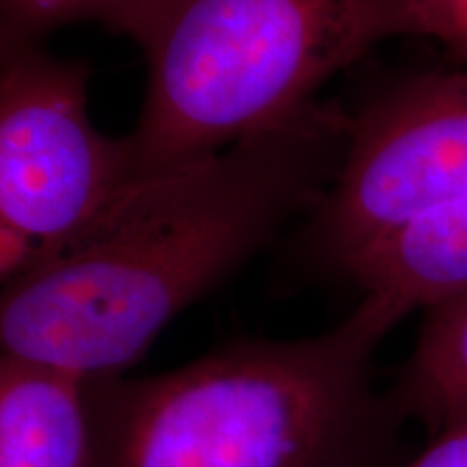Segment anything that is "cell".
I'll return each instance as SVG.
<instances>
[{"label":"cell","instance_id":"7a4b0ae2","mask_svg":"<svg viewBox=\"0 0 467 467\" xmlns=\"http://www.w3.org/2000/svg\"><path fill=\"white\" fill-rule=\"evenodd\" d=\"M407 309L381 295L323 336L227 344L156 377L91 379L93 467H399L405 420L372 358Z\"/></svg>","mask_w":467,"mask_h":467},{"label":"cell","instance_id":"8992f818","mask_svg":"<svg viewBox=\"0 0 467 467\" xmlns=\"http://www.w3.org/2000/svg\"><path fill=\"white\" fill-rule=\"evenodd\" d=\"M0 467H93L91 379L3 353Z\"/></svg>","mask_w":467,"mask_h":467},{"label":"cell","instance_id":"6da1fadb","mask_svg":"<svg viewBox=\"0 0 467 467\" xmlns=\"http://www.w3.org/2000/svg\"><path fill=\"white\" fill-rule=\"evenodd\" d=\"M350 130L340 107L312 102L230 148L139 175L80 236L5 285L3 353L117 377L285 219L323 203Z\"/></svg>","mask_w":467,"mask_h":467},{"label":"cell","instance_id":"52a82bcc","mask_svg":"<svg viewBox=\"0 0 467 467\" xmlns=\"http://www.w3.org/2000/svg\"><path fill=\"white\" fill-rule=\"evenodd\" d=\"M366 295L409 314L467 292V200L420 214L350 254L340 265Z\"/></svg>","mask_w":467,"mask_h":467},{"label":"cell","instance_id":"ba28073f","mask_svg":"<svg viewBox=\"0 0 467 467\" xmlns=\"http://www.w3.org/2000/svg\"><path fill=\"white\" fill-rule=\"evenodd\" d=\"M402 420L437 433L467 418V292L426 309L416 348L388 394Z\"/></svg>","mask_w":467,"mask_h":467},{"label":"cell","instance_id":"8fae6325","mask_svg":"<svg viewBox=\"0 0 467 467\" xmlns=\"http://www.w3.org/2000/svg\"><path fill=\"white\" fill-rule=\"evenodd\" d=\"M399 467H467V418L441 426L418 457Z\"/></svg>","mask_w":467,"mask_h":467},{"label":"cell","instance_id":"9c48e42d","mask_svg":"<svg viewBox=\"0 0 467 467\" xmlns=\"http://www.w3.org/2000/svg\"><path fill=\"white\" fill-rule=\"evenodd\" d=\"M119 0H3V39L37 42L46 31L78 20H104Z\"/></svg>","mask_w":467,"mask_h":467},{"label":"cell","instance_id":"3957f363","mask_svg":"<svg viewBox=\"0 0 467 467\" xmlns=\"http://www.w3.org/2000/svg\"><path fill=\"white\" fill-rule=\"evenodd\" d=\"M102 25L137 42L148 89L139 175L284 124L331 76L400 35L399 0H119Z\"/></svg>","mask_w":467,"mask_h":467},{"label":"cell","instance_id":"277c9868","mask_svg":"<svg viewBox=\"0 0 467 467\" xmlns=\"http://www.w3.org/2000/svg\"><path fill=\"white\" fill-rule=\"evenodd\" d=\"M89 67L31 39H3L0 223L57 254L139 178L130 139L104 137L87 113ZM39 260V262H42Z\"/></svg>","mask_w":467,"mask_h":467},{"label":"cell","instance_id":"5b68a950","mask_svg":"<svg viewBox=\"0 0 467 467\" xmlns=\"http://www.w3.org/2000/svg\"><path fill=\"white\" fill-rule=\"evenodd\" d=\"M467 200V67L394 87L353 117L320 203L318 247L336 265L420 214Z\"/></svg>","mask_w":467,"mask_h":467},{"label":"cell","instance_id":"30bf717a","mask_svg":"<svg viewBox=\"0 0 467 467\" xmlns=\"http://www.w3.org/2000/svg\"><path fill=\"white\" fill-rule=\"evenodd\" d=\"M400 33L426 35L467 63V0H399Z\"/></svg>","mask_w":467,"mask_h":467},{"label":"cell","instance_id":"7c38bea8","mask_svg":"<svg viewBox=\"0 0 467 467\" xmlns=\"http://www.w3.org/2000/svg\"><path fill=\"white\" fill-rule=\"evenodd\" d=\"M39 260H42V247L35 238L28 236L20 227L0 223V277H3V285L26 275L39 265Z\"/></svg>","mask_w":467,"mask_h":467}]
</instances>
